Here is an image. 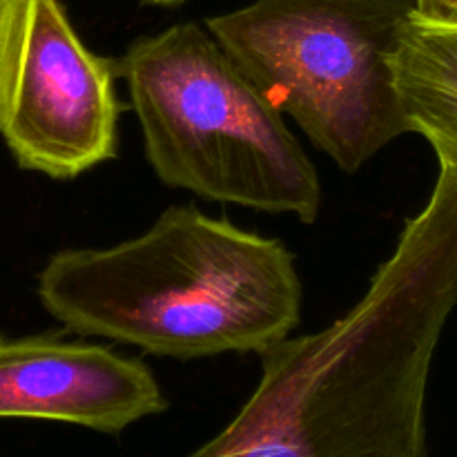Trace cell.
<instances>
[{
  "instance_id": "1",
  "label": "cell",
  "mask_w": 457,
  "mask_h": 457,
  "mask_svg": "<svg viewBox=\"0 0 457 457\" xmlns=\"http://www.w3.org/2000/svg\"><path fill=\"white\" fill-rule=\"evenodd\" d=\"M38 299L71 333L181 361L262 353L302 320L295 254L196 205H172L110 248L61 250Z\"/></svg>"
},
{
  "instance_id": "2",
  "label": "cell",
  "mask_w": 457,
  "mask_h": 457,
  "mask_svg": "<svg viewBox=\"0 0 457 457\" xmlns=\"http://www.w3.org/2000/svg\"><path fill=\"white\" fill-rule=\"evenodd\" d=\"M116 61L145 156L168 187L315 223L317 168L284 116L195 22L141 36Z\"/></svg>"
},
{
  "instance_id": "3",
  "label": "cell",
  "mask_w": 457,
  "mask_h": 457,
  "mask_svg": "<svg viewBox=\"0 0 457 457\" xmlns=\"http://www.w3.org/2000/svg\"><path fill=\"white\" fill-rule=\"evenodd\" d=\"M413 0H254L205 21L272 105L346 174L409 132L393 58Z\"/></svg>"
},
{
  "instance_id": "4",
  "label": "cell",
  "mask_w": 457,
  "mask_h": 457,
  "mask_svg": "<svg viewBox=\"0 0 457 457\" xmlns=\"http://www.w3.org/2000/svg\"><path fill=\"white\" fill-rule=\"evenodd\" d=\"M116 61L94 54L58 0H31L0 134L18 168L70 181L119 152Z\"/></svg>"
},
{
  "instance_id": "5",
  "label": "cell",
  "mask_w": 457,
  "mask_h": 457,
  "mask_svg": "<svg viewBox=\"0 0 457 457\" xmlns=\"http://www.w3.org/2000/svg\"><path fill=\"white\" fill-rule=\"evenodd\" d=\"M168 409L152 370L112 348L58 335H0V418L120 433Z\"/></svg>"
},
{
  "instance_id": "6",
  "label": "cell",
  "mask_w": 457,
  "mask_h": 457,
  "mask_svg": "<svg viewBox=\"0 0 457 457\" xmlns=\"http://www.w3.org/2000/svg\"><path fill=\"white\" fill-rule=\"evenodd\" d=\"M187 457H427V427L335 413L266 382Z\"/></svg>"
},
{
  "instance_id": "7",
  "label": "cell",
  "mask_w": 457,
  "mask_h": 457,
  "mask_svg": "<svg viewBox=\"0 0 457 457\" xmlns=\"http://www.w3.org/2000/svg\"><path fill=\"white\" fill-rule=\"evenodd\" d=\"M393 71L409 132L422 134L440 163L457 168V25L413 13Z\"/></svg>"
},
{
  "instance_id": "8",
  "label": "cell",
  "mask_w": 457,
  "mask_h": 457,
  "mask_svg": "<svg viewBox=\"0 0 457 457\" xmlns=\"http://www.w3.org/2000/svg\"><path fill=\"white\" fill-rule=\"evenodd\" d=\"M31 0H0V129L16 87L18 67L29 27Z\"/></svg>"
},
{
  "instance_id": "9",
  "label": "cell",
  "mask_w": 457,
  "mask_h": 457,
  "mask_svg": "<svg viewBox=\"0 0 457 457\" xmlns=\"http://www.w3.org/2000/svg\"><path fill=\"white\" fill-rule=\"evenodd\" d=\"M415 16L437 25H457V0H413Z\"/></svg>"
},
{
  "instance_id": "10",
  "label": "cell",
  "mask_w": 457,
  "mask_h": 457,
  "mask_svg": "<svg viewBox=\"0 0 457 457\" xmlns=\"http://www.w3.org/2000/svg\"><path fill=\"white\" fill-rule=\"evenodd\" d=\"M147 4H159V7H177V4H183L186 0H143Z\"/></svg>"
}]
</instances>
